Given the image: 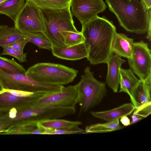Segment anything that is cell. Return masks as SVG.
Wrapping results in <instances>:
<instances>
[{
    "instance_id": "cell-13",
    "label": "cell",
    "mask_w": 151,
    "mask_h": 151,
    "mask_svg": "<svg viewBox=\"0 0 151 151\" xmlns=\"http://www.w3.org/2000/svg\"><path fill=\"white\" fill-rule=\"evenodd\" d=\"M125 62L121 57L113 53L106 63L107 64L106 83L114 93L118 92L119 85L120 69L122 65Z\"/></svg>"
},
{
    "instance_id": "cell-36",
    "label": "cell",
    "mask_w": 151,
    "mask_h": 151,
    "mask_svg": "<svg viewBox=\"0 0 151 151\" xmlns=\"http://www.w3.org/2000/svg\"><path fill=\"white\" fill-rule=\"evenodd\" d=\"M6 0H0V4H1L3 2L6 1Z\"/></svg>"
},
{
    "instance_id": "cell-12",
    "label": "cell",
    "mask_w": 151,
    "mask_h": 151,
    "mask_svg": "<svg viewBox=\"0 0 151 151\" xmlns=\"http://www.w3.org/2000/svg\"><path fill=\"white\" fill-rule=\"evenodd\" d=\"M89 45L84 42L68 47L52 46L53 55L58 58L69 60H76L87 58L89 52Z\"/></svg>"
},
{
    "instance_id": "cell-1",
    "label": "cell",
    "mask_w": 151,
    "mask_h": 151,
    "mask_svg": "<svg viewBox=\"0 0 151 151\" xmlns=\"http://www.w3.org/2000/svg\"><path fill=\"white\" fill-rule=\"evenodd\" d=\"M82 26L85 42L89 46L87 60L93 65L106 63L113 53L111 46L116 32L113 22L97 16Z\"/></svg>"
},
{
    "instance_id": "cell-35",
    "label": "cell",
    "mask_w": 151,
    "mask_h": 151,
    "mask_svg": "<svg viewBox=\"0 0 151 151\" xmlns=\"http://www.w3.org/2000/svg\"><path fill=\"white\" fill-rule=\"evenodd\" d=\"M9 127L6 125H0V133L6 132Z\"/></svg>"
},
{
    "instance_id": "cell-16",
    "label": "cell",
    "mask_w": 151,
    "mask_h": 151,
    "mask_svg": "<svg viewBox=\"0 0 151 151\" xmlns=\"http://www.w3.org/2000/svg\"><path fill=\"white\" fill-rule=\"evenodd\" d=\"M134 40L125 34L116 32L112 42V52L120 57L130 58L132 56Z\"/></svg>"
},
{
    "instance_id": "cell-3",
    "label": "cell",
    "mask_w": 151,
    "mask_h": 151,
    "mask_svg": "<svg viewBox=\"0 0 151 151\" xmlns=\"http://www.w3.org/2000/svg\"><path fill=\"white\" fill-rule=\"evenodd\" d=\"M41 10L45 28V31L43 33L52 46L66 47L62 33L65 31H78L74 24L70 5L59 10Z\"/></svg>"
},
{
    "instance_id": "cell-24",
    "label": "cell",
    "mask_w": 151,
    "mask_h": 151,
    "mask_svg": "<svg viewBox=\"0 0 151 151\" xmlns=\"http://www.w3.org/2000/svg\"><path fill=\"white\" fill-rule=\"evenodd\" d=\"M25 38L29 42L37 45L40 49L51 50L52 45L45 35L42 32L27 34Z\"/></svg>"
},
{
    "instance_id": "cell-15",
    "label": "cell",
    "mask_w": 151,
    "mask_h": 151,
    "mask_svg": "<svg viewBox=\"0 0 151 151\" xmlns=\"http://www.w3.org/2000/svg\"><path fill=\"white\" fill-rule=\"evenodd\" d=\"M135 108L132 103L124 104L116 108L105 111H91L94 117L108 122L119 119L124 116H127L133 112Z\"/></svg>"
},
{
    "instance_id": "cell-31",
    "label": "cell",
    "mask_w": 151,
    "mask_h": 151,
    "mask_svg": "<svg viewBox=\"0 0 151 151\" xmlns=\"http://www.w3.org/2000/svg\"><path fill=\"white\" fill-rule=\"evenodd\" d=\"M4 90L10 93L17 96L27 97L32 96L36 93L12 89H8L4 88Z\"/></svg>"
},
{
    "instance_id": "cell-38",
    "label": "cell",
    "mask_w": 151,
    "mask_h": 151,
    "mask_svg": "<svg viewBox=\"0 0 151 151\" xmlns=\"http://www.w3.org/2000/svg\"><path fill=\"white\" fill-rule=\"evenodd\" d=\"M69 2H70L71 0H64Z\"/></svg>"
},
{
    "instance_id": "cell-25",
    "label": "cell",
    "mask_w": 151,
    "mask_h": 151,
    "mask_svg": "<svg viewBox=\"0 0 151 151\" xmlns=\"http://www.w3.org/2000/svg\"><path fill=\"white\" fill-rule=\"evenodd\" d=\"M0 69L13 73L25 74V69L23 66L15 60L0 55Z\"/></svg>"
},
{
    "instance_id": "cell-8",
    "label": "cell",
    "mask_w": 151,
    "mask_h": 151,
    "mask_svg": "<svg viewBox=\"0 0 151 151\" xmlns=\"http://www.w3.org/2000/svg\"><path fill=\"white\" fill-rule=\"evenodd\" d=\"M14 27L23 34L44 33L45 28L41 9L27 1L14 22Z\"/></svg>"
},
{
    "instance_id": "cell-27",
    "label": "cell",
    "mask_w": 151,
    "mask_h": 151,
    "mask_svg": "<svg viewBox=\"0 0 151 151\" xmlns=\"http://www.w3.org/2000/svg\"><path fill=\"white\" fill-rule=\"evenodd\" d=\"M131 116V124L137 122L145 118L151 113V102L144 104L135 108Z\"/></svg>"
},
{
    "instance_id": "cell-34",
    "label": "cell",
    "mask_w": 151,
    "mask_h": 151,
    "mask_svg": "<svg viewBox=\"0 0 151 151\" xmlns=\"http://www.w3.org/2000/svg\"><path fill=\"white\" fill-rule=\"evenodd\" d=\"M146 8L149 9L151 8V0H140Z\"/></svg>"
},
{
    "instance_id": "cell-23",
    "label": "cell",
    "mask_w": 151,
    "mask_h": 151,
    "mask_svg": "<svg viewBox=\"0 0 151 151\" xmlns=\"http://www.w3.org/2000/svg\"><path fill=\"white\" fill-rule=\"evenodd\" d=\"M119 119L108 122L102 124H92L86 126L85 131L86 133H100L114 131L121 129Z\"/></svg>"
},
{
    "instance_id": "cell-14",
    "label": "cell",
    "mask_w": 151,
    "mask_h": 151,
    "mask_svg": "<svg viewBox=\"0 0 151 151\" xmlns=\"http://www.w3.org/2000/svg\"><path fill=\"white\" fill-rule=\"evenodd\" d=\"M151 73L144 80H140L130 98L135 108L151 102Z\"/></svg>"
},
{
    "instance_id": "cell-17",
    "label": "cell",
    "mask_w": 151,
    "mask_h": 151,
    "mask_svg": "<svg viewBox=\"0 0 151 151\" xmlns=\"http://www.w3.org/2000/svg\"><path fill=\"white\" fill-rule=\"evenodd\" d=\"M139 81L130 69H126L121 68L119 70V92L126 93L130 98L134 89Z\"/></svg>"
},
{
    "instance_id": "cell-4",
    "label": "cell",
    "mask_w": 151,
    "mask_h": 151,
    "mask_svg": "<svg viewBox=\"0 0 151 151\" xmlns=\"http://www.w3.org/2000/svg\"><path fill=\"white\" fill-rule=\"evenodd\" d=\"M78 72L76 70L63 65L40 63L29 68L25 74L40 83L63 86L73 82Z\"/></svg>"
},
{
    "instance_id": "cell-33",
    "label": "cell",
    "mask_w": 151,
    "mask_h": 151,
    "mask_svg": "<svg viewBox=\"0 0 151 151\" xmlns=\"http://www.w3.org/2000/svg\"><path fill=\"white\" fill-rule=\"evenodd\" d=\"M151 16H150L149 19V24L147 31V38L150 41H151Z\"/></svg>"
},
{
    "instance_id": "cell-18",
    "label": "cell",
    "mask_w": 151,
    "mask_h": 151,
    "mask_svg": "<svg viewBox=\"0 0 151 151\" xmlns=\"http://www.w3.org/2000/svg\"><path fill=\"white\" fill-rule=\"evenodd\" d=\"M38 122L24 121L10 126L5 132L1 134H36L38 129Z\"/></svg>"
},
{
    "instance_id": "cell-21",
    "label": "cell",
    "mask_w": 151,
    "mask_h": 151,
    "mask_svg": "<svg viewBox=\"0 0 151 151\" xmlns=\"http://www.w3.org/2000/svg\"><path fill=\"white\" fill-rule=\"evenodd\" d=\"M25 37V34L21 33L15 27L6 25L0 26V46L2 47Z\"/></svg>"
},
{
    "instance_id": "cell-29",
    "label": "cell",
    "mask_w": 151,
    "mask_h": 151,
    "mask_svg": "<svg viewBox=\"0 0 151 151\" xmlns=\"http://www.w3.org/2000/svg\"><path fill=\"white\" fill-rule=\"evenodd\" d=\"M2 47L3 50L0 55H7L13 56L21 63L26 61V53L20 52L8 45Z\"/></svg>"
},
{
    "instance_id": "cell-2",
    "label": "cell",
    "mask_w": 151,
    "mask_h": 151,
    "mask_svg": "<svg viewBox=\"0 0 151 151\" xmlns=\"http://www.w3.org/2000/svg\"><path fill=\"white\" fill-rule=\"evenodd\" d=\"M105 0L126 31L137 34L147 33L151 9H147L140 0Z\"/></svg>"
},
{
    "instance_id": "cell-22",
    "label": "cell",
    "mask_w": 151,
    "mask_h": 151,
    "mask_svg": "<svg viewBox=\"0 0 151 151\" xmlns=\"http://www.w3.org/2000/svg\"><path fill=\"white\" fill-rule=\"evenodd\" d=\"M41 9L55 11L65 8L70 5V2L64 0H26Z\"/></svg>"
},
{
    "instance_id": "cell-19",
    "label": "cell",
    "mask_w": 151,
    "mask_h": 151,
    "mask_svg": "<svg viewBox=\"0 0 151 151\" xmlns=\"http://www.w3.org/2000/svg\"><path fill=\"white\" fill-rule=\"evenodd\" d=\"M25 0H6L0 4V14L5 15L15 21L24 6Z\"/></svg>"
},
{
    "instance_id": "cell-10",
    "label": "cell",
    "mask_w": 151,
    "mask_h": 151,
    "mask_svg": "<svg viewBox=\"0 0 151 151\" xmlns=\"http://www.w3.org/2000/svg\"><path fill=\"white\" fill-rule=\"evenodd\" d=\"M70 5L72 15L82 25L104 11L107 7L103 0H71Z\"/></svg>"
},
{
    "instance_id": "cell-20",
    "label": "cell",
    "mask_w": 151,
    "mask_h": 151,
    "mask_svg": "<svg viewBox=\"0 0 151 151\" xmlns=\"http://www.w3.org/2000/svg\"><path fill=\"white\" fill-rule=\"evenodd\" d=\"M38 123L40 126L45 130H52L78 126L82 123L80 121L57 118L40 121L38 122Z\"/></svg>"
},
{
    "instance_id": "cell-9",
    "label": "cell",
    "mask_w": 151,
    "mask_h": 151,
    "mask_svg": "<svg viewBox=\"0 0 151 151\" xmlns=\"http://www.w3.org/2000/svg\"><path fill=\"white\" fill-rule=\"evenodd\" d=\"M130 69L140 80L151 73V50L147 43L141 40L134 42L131 57L128 59Z\"/></svg>"
},
{
    "instance_id": "cell-37",
    "label": "cell",
    "mask_w": 151,
    "mask_h": 151,
    "mask_svg": "<svg viewBox=\"0 0 151 151\" xmlns=\"http://www.w3.org/2000/svg\"><path fill=\"white\" fill-rule=\"evenodd\" d=\"M3 87L1 85L0 83V91L1 90L3 89Z\"/></svg>"
},
{
    "instance_id": "cell-30",
    "label": "cell",
    "mask_w": 151,
    "mask_h": 151,
    "mask_svg": "<svg viewBox=\"0 0 151 151\" xmlns=\"http://www.w3.org/2000/svg\"><path fill=\"white\" fill-rule=\"evenodd\" d=\"M28 42V41L25 37H24L18 39L7 45L12 47L20 52L23 53L24 47Z\"/></svg>"
},
{
    "instance_id": "cell-6",
    "label": "cell",
    "mask_w": 151,
    "mask_h": 151,
    "mask_svg": "<svg viewBox=\"0 0 151 151\" xmlns=\"http://www.w3.org/2000/svg\"><path fill=\"white\" fill-rule=\"evenodd\" d=\"M0 83L3 88L6 89L44 93L58 91L64 86L40 83L25 74L11 73L1 69Z\"/></svg>"
},
{
    "instance_id": "cell-28",
    "label": "cell",
    "mask_w": 151,
    "mask_h": 151,
    "mask_svg": "<svg viewBox=\"0 0 151 151\" xmlns=\"http://www.w3.org/2000/svg\"><path fill=\"white\" fill-rule=\"evenodd\" d=\"M83 133H86L85 130L79 128L78 126H76L71 128L52 130H47L45 134H64Z\"/></svg>"
},
{
    "instance_id": "cell-7",
    "label": "cell",
    "mask_w": 151,
    "mask_h": 151,
    "mask_svg": "<svg viewBox=\"0 0 151 151\" xmlns=\"http://www.w3.org/2000/svg\"><path fill=\"white\" fill-rule=\"evenodd\" d=\"M77 84L63 87L53 92L45 93L33 104L41 107L65 109L75 108L78 104Z\"/></svg>"
},
{
    "instance_id": "cell-5",
    "label": "cell",
    "mask_w": 151,
    "mask_h": 151,
    "mask_svg": "<svg viewBox=\"0 0 151 151\" xmlns=\"http://www.w3.org/2000/svg\"><path fill=\"white\" fill-rule=\"evenodd\" d=\"M76 84L80 116L99 104L106 96L107 89L106 83L94 77L88 66L85 68L80 81Z\"/></svg>"
},
{
    "instance_id": "cell-32",
    "label": "cell",
    "mask_w": 151,
    "mask_h": 151,
    "mask_svg": "<svg viewBox=\"0 0 151 151\" xmlns=\"http://www.w3.org/2000/svg\"><path fill=\"white\" fill-rule=\"evenodd\" d=\"M120 118V122L124 125L127 126L131 124L130 120L127 116H124Z\"/></svg>"
},
{
    "instance_id": "cell-11",
    "label": "cell",
    "mask_w": 151,
    "mask_h": 151,
    "mask_svg": "<svg viewBox=\"0 0 151 151\" xmlns=\"http://www.w3.org/2000/svg\"><path fill=\"white\" fill-rule=\"evenodd\" d=\"M44 93H36L30 96L19 97L5 91L3 88L0 91V111L6 110L21 106L33 105Z\"/></svg>"
},
{
    "instance_id": "cell-26",
    "label": "cell",
    "mask_w": 151,
    "mask_h": 151,
    "mask_svg": "<svg viewBox=\"0 0 151 151\" xmlns=\"http://www.w3.org/2000/svg\"><path fill=\"white\" fill-rule=\"evenodd\" d=\"M64 44L66 47L85 42V38L81 32L65 31L62 33Z\"/></svg>"
}]
</instances>
